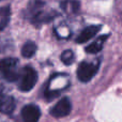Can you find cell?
I'll list each match as a JSON object with an SVG mask.
<instances>
[{"instance_id": "1", "label": "cell", "mask_w": 122, "mask_h": 122, "mask_svg": "<svg viewBox=\"0 0 122 122\" xmlns=\"http://www.w3.org/2000/svg\"><path fill=\"white\" fill-rule=\"evenodd\" d=\"M18 59L12 57H6L0 60V74L8 81H15L17 80L19 74L17 71Z\"/></svg>"}, {"instance_id": "2", "label": "cell", "mask_w": 122, "mask_h": 122, "mask_svg": "<svg viewBox=\"0 0 122 122\" xmlns=\"http://www.w3.org/2000/svg\"><path fill=\"white\" fill-rule=\"evenodd\" d=\"M38 81V73L31 66H25L21 71L19 89L23 92H28L32 90Z\"/></svg>"}, {"instance_id": "3", "label": "cell", "mask_w": 122, "mask_h": 122, "mask_svg": "<svg viewBox=\"0 0 122 122\" xmlns=\"http://www.w3.org/2000/svg\"><path fill=\"white\" fill-rule=\"evenodd\" d=\"M99 70V63L82 61L77 69V77L81 82H88Z\"/></svg>"}, {"instance_id": "4", "label": "cell", "mask_w": 122, "mask_h": 122, "mask_svg": "<svg viewBox=\"0 0 122 122\" xmlns=\"http://www.w3.org/2000/svg\"><path fill=\"white\" fill-rule=\"evenodd\" d=\"M72 103L69 97H62L55 106L51 109V115L55 118H62L71 112Z\"/></svg>"}, {"instance_id": "5", "label": "cell", "mask_w": 122, "mask_h": 122, "mask_svg": "<svg viewBox=\"0 0 122 122\" xmlns=\"http://www.w3.org/2000/svg\"><path fill=\"white\" fill-rule=\"evenodd\" d=\"M41 117L40 108L36 105L29 104L21 109V118L24 122H39Z\"/></svg>"}, {"instance_id": "6", "label": "cell", "mask_w": 122, "mask_h": 122, "mask_svg": "<svg viewBox=\"0 0 122 122\" xmlns=\"http://www.w3.org/2000/svg\"><path fill=\"white\" fill-rule=\"evenodd\" d=\"M15 106H16V103L13 97L4 94L0 97V112H1L6 115L12 114L13 110L15 109Z\"/></svg>"}, {"instance_id": "7", "label": "cell", "mask_w": 122, "mask_h": 122, "mask_svg": "<svg viewBox=\"0 0 122 122\" xmlns=\"http://www.w3.org/2000/svg\"><path fill=\"white\" fill-rule=\"evenodd\" d=\"M101 30V26H97V25H92V26H89V27L85 28L80 34L77 36L76 39V42L77 43H86L87 41H89L90 39H92L97 32Z\"/></svg>"}, {"instance_id": "8", "label": "cell", "mask_w": 122, "mask_h": 122, "mask_svg": "<svg viewBox=\"0 0 122 122\" xmlns=\"http://www.w3.org/2000/svg\"><path fill=\"white\" fill-rule=\"evenodd\" d=\"M44 5V2L42 0H32L29 4H28L27 9V15L30 19L33 18L36 15H38L40 12H42V6Z\"/></svg>"}, {"instance_id": "9", "label": "cell", "mask_w": 122, "mask_h": 122, "mask_svg": "<svg viewBox=\"0 0 122 122\" xmlns=\"http://www.w3.org/2000/svg\"><path fill=\"white\" fill-rule=\"evenodd\" d=\"M107 38H108V36H99L94 42H92L89 46L86 47V51L88 54H97L99 51H101L102 48H103V46H104V43H105V41L107 40Z\"/></svg>"}, {"instance_id": "10", "label": "cell", "mask_w": 122, "mask_h": 122, "mask_svg": "<svg viewBox=\"0 0 122 122\" xmlns=\"http://www.w3.org/2000/svg\"><path fill=\"white\" fill-rule=\"evenodd\" d=\"M11 19V6L4 5L0 8V32L8 26Z\"/></svg>"}, {"instance_id": "11", "label": "cell", "mask_w": 122, "mask_h": 122, "mask_svg": "<svg viewBox=\"0 0 122 122\" xmlns=\"http://www.w3.org/2000/svg\"><path fill=\"white\" fill-rule=\"evenodd\" d=\"M36 49H38V47H36V43L32 41H28L21 47V55L24 58H31L36 53Z\"/></svg>"}, {"instance_id": "12", "label": "cell", "mask_w": 122, "mask_h": 122, "mask_svg": "<svg viewBox=\"0 0 122 122\" xmlns=\"http://www.w3.org/2000/svg\"><path fill=\"white\" fill-rule=\"evenodd\" d=\"M63 10L67 12H77L79 11V2L76 0H65L61 3Z\"/></svg>"}, {"instance_id": "13", "label": "cell", "mask_w": 122, "mask_h": 122, "mask_svg": "<svg viewBox=\"0 0 122 122\" xmlns=\"http://www.w3.org/2000/svg\"><path fill=\"white\" fill-rule=\"evenodd\" d=\"M60 59L65 65H71L72 63L74 62L75 56H74V53L71 51V49H66V51H64L62 54H61Z\"/></svg>"}, {"instance_id": "14", "label": "cell", "mask_w": 122, "mask_h": 122, "mask_svg": "<svg viewBox=\"0 0 122 122\" xmlns=\"http://www.w3.org/2000/svg\"><path fill=\"white\" fill-rule=\"evenodd\" d=\"M2 88H3V86H2L1 82H0V97H1V95L3 94V91H2Z\"/></svg>"}]
</instances>
